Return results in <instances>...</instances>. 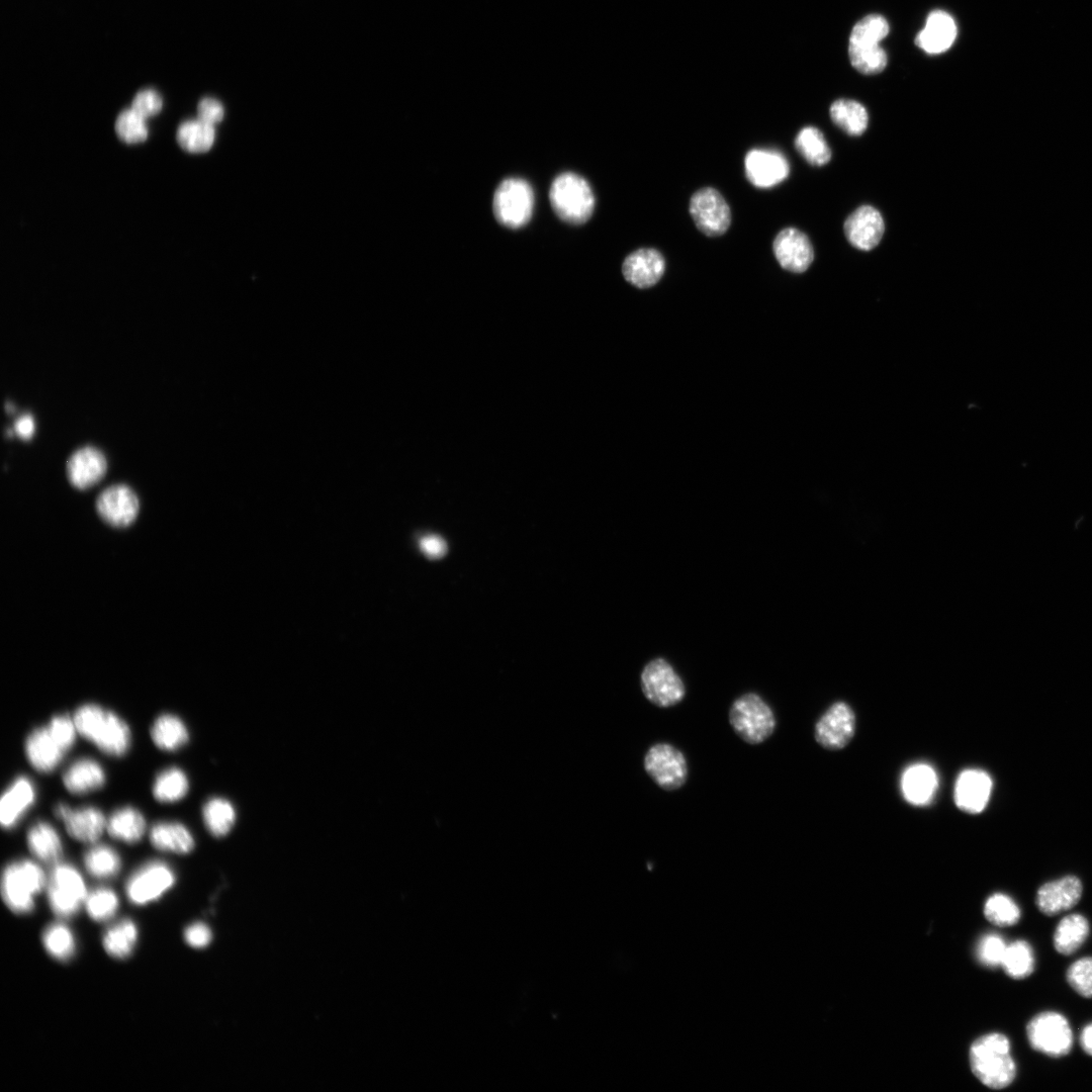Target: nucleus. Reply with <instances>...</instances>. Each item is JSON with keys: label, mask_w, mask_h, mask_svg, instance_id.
Listing matches in <instances>:
<instances>
[{"label": "nucleus", "mask_w": 1092, "mask_h": 1092, "mask_svg": "<svg viewBox=\"0 0 1092 1092\" xmlns=\"http://www.w3.org/2000/svg\"><path fill=\"white\" fill-rule=\"evenodd\" d=\"M855 728L856 719L852 708L844 702H836L816 722L814 736L823 748L839 750L851 741Z\"/></svg>", "instance_id": "obj_12"}, {"label": "nucleus", "mask_w": 1092, "mask_h": 1092, "mask_svg": "<svg viewBox=\"0 0 1092 1092\" xmlns=\"http://www.w3.org/2000/svg\"><path fill=\"white\" fill-rule=\"evenodd\" d=\"M175 883L173 871L162 861H151L128 879L126 894L135 905L148 904L160 898Z\"/></svg>", "instance_id": "obj_14"}, {"label": "nucleus", "mask_w": 1092, "mask_h": 1092, "mask_svg": "<svg viewBox=\"0 0 1092 1092\" xmlns=\"http://www.w3.org/2000/svg\"><path fill=\"white\" fill-rule=\"evenodd\" d=\"M832 121L849 135H860L868 127L867 109L855 100L838 99L830 106Z\"/></svg>", "instance_id": "obj_33"}, {"label": "nucleus", "mask_w": 1092, "mask_h": 1092, "mask_svg": "<svg viewBox=\"0 0 1092 1092\" xmlns=\"http://www.w3.org/2000/svg\"><path fill=\"white\" fill-rule=\"evenodd\" d=\"M728 719L737 736L752 745L764 742L777 726L770 706L752 692L741 695L732 703Z\"/></svg>", "instance_id": "obj_3"}, {"label": "nucleus", "mask_w": 1092, "mask_h": 1092, "mask_svg": "<svg viewBox=\"0 0 1092 1092\" xmlns=\"http://www.w3.org/2000/svg\"><path fill=\"white\" fill-rule=\"evenodd\" d=\"M1006 946L1004 939L1000 935L988 933L979 941L977 947L978 959L987 967H998L1002 964Z\"/></svg>", "instance_id": "obj_48"}, {"label": "nucleus", "mask_w": 1092, "mask_h": 1092, "mask_svg": "<svg viewBox=\"0 0 1092 1092\" xmlns=\"http://www.w3.org/2000/svg\"><path fill=\"white\" fill-rule=\"evenodd\" d=\"M1001 966L1012 979L1028 977L1034 970V953L1025 940H1016L1006 946Z\"/></svg>", "instance_id": "obj_37"}, {"label": "nucleus", "mask_w": 1092, "mask_h": 1092, "mask_svg": "<svg viewBox=\"0 0 1092 1092\" xmlns=\"http://www.w3.org/2000/svg\"><path fill=\"white\" fill-rule=\"evenodd\" d=\"M992 781L980 769L963 770L956 782L954 801L958 808L970 814L982 812L989 801Z\"/></svg>", "instance_id": "obj_20"}, {"label": "nucleus", "mask_w": 1092, "mask_h": 1092, "mask_svg": "<svg viewBox=\"0 0 1092 1092\" xmlns=\"http://www.w3.org/2000/svg\"><path fill=\"white\" fill-rule=\"evenodd\" d=\"M203 821L207 830L215 837L225 836L236 821L233 804L222 798H211L203 806Z\"/></svg>", "instance_id": "obj_35"}, {"label": "nucleus", "mask_w": 1092, "mask_h": 1092, "mask_svg": "<svg viewBox=\"0 0 1092 1092\" xmlns=\"http://www.w3.org/2000/svg\"><path fill=\"white\" fill-rule=\"evenodd\" d=\"M151 737L154 744L161 750L175 751L187 743L189 733L179 717L163 714L153 723Z\"/></svg>", "instance_id": "obj_32"}, {"label": "nucleus", "mask_w": 1092, "mask_h": 1092, "mask_svg": "<svg viewBox=\"0 0 1092 1092\" xmlns=\"http://www.w3.org/2000/svg\"><path fill=\"white\" fill-rule=\"evenodd\" d=\"M87 871L96 878H109L120 869V858L110 846L99 844L91 847L84 856Z\"/></svg>", "instance_id": "obj_42"}, {"label": "nucleus", "mask_w": 1092, "mask_h": 1092, "mask_svg": "<svg viewBox=\"0 0 1092 1092\" xmlns=\"http://www.w3.org/2000/svg\"><path fill=\"white\" fill-rule=\"evenodd\" d=\"M95 507L104 523L114 528H124L136 519L140 502L128 485L117 483L104 488L98 494Z\"/></svg>", "instance_id": "obj_13"}, {"label": "nucleus", "mask_w": 1092, "mask_h": 1092, "mask_svg": "<svg viewBox=\"0 0 1092 1092\" xmlns=\"http://www.w3.org/2000/svg\"><path fill=\"white\" fill-rule=\"evenodd\" d=\"M106 469V457L102 451L93 446H84L75 450L66 462L67 478L73 487L80 490L92 487L99 482Z\"/></svg>", "instance_id": "obj_17"}, {"label": "nucleus", "mask_w": 1092, "mask_h": 1092, "mask_svg": "<svg viewBox=\"0 0 1092 1092\" xmlns=\"http://www.w3.org/2000/svg\"><path fill=\"white\" fill-rule=\"evenodd\" d=\"M214 138L213 125L201 119L185 121L177 130V142L191 153L206 152L213 145Z\"/></svg>", "instance_id": "obj_36"}, {"label": "nucleus", "mask_w": 1092, "mask_h": 1092, "mask_svg": "<svg viewBox=\"0 0 1092 1092\" xmlns=\"http://www.w3.org/2000/svg\"><path fill=\"white\" fill-rule=\"evenodd\" d=\"M690 213L697 228L709 237L723 235L731 222V212L724 197L716 189L705 187L693 194Z\"/></svg>", "instance_id": "obj_11"}, {"label": "nucleus", "mask_w": 1092, "mask_h": 1092, "mask_svg": "<svg viewBox=\"0 0 1092 1092\" xmlns=\"http://www.w3.org/2000/svg\"><path fill=\"white\" fill-rule=\"evenodd\" d=\"M48 896L57 915L68 917L75 914L87 897L83 878L70 864H56L50 876Z\"/></svg>", "instance_id": "obj_10"}, {"label": "nucleus", "mask_w": 1092, "mask_h": 1092, "mask_svg": "<svg viewBox=\"0 0 1092 1092\" xmlns=\"http://www.w3.org/2000/svg\"><path fill=\"white\" fill-rule=\"evenodd\" d=\"M150 841L154 847L163 851L186 854L194 848L191 832L181 823L160 821L150 830Z\"/></svg>", "instance_id": "obj_28"}, {"label": "nucleus", "mask_w": 1092, "mask_h": 1092, "mask_svg": "<svg viewBox=\"0 0 1092 1092\" xmlns=\"http://www.w3.org/2000/svg\"><path fill=\"white\" fill-rule=\"evenodd\" d=\"M1030 1046L1052 1058L1068 1055L1073 1045V1032L1065 1016L1055 1011L1035 1015L1026 1026Z\"/></svg>", "instance_id": "obj_6"}, {"label": "nucleus", "mask_w": 1092, "mask_h": 1092, "mask_svg": "<svg viewBox=\"0 0 1092 1092\" xmlns=\"http://www.w3.org/2000/svg\"><path fill=\"white\" fill-rule=\"evenodd\" d=\"M48 728L66 751L73 746L76 732H78L74 719H71L68 715L55 716L52 718Z\"/></svg>", "instance_id": "obj_49"}, {"label": "nucleus", "mask_w": 1092, "mask_h": 1092, "mask_svg": "<svg viewBox=\"0 0 1092 1092\" xmlns=\"http://www.w3.org/2000/svg\"><path fill=\"white\" fill-rule=\"evenodd\" d=\"M421 549L432 558L442 557L447 550L446 543L438 536H428L421 540Z\"/></svg>", "instance_id": "obj_53"}, {"label": "nucleus", "mask_w": 1092, "mask_h": 1092, "mask_svg": "<svg viewBox=\"0 0 1092 1092\" xmlns=\"http://www.w3.org/2000/svg\"><path fill=\"white\" fill-rule=\"evenodd\" d=\"M89 916L95 921H104L112 917L118 907L115 893L109 889H97L85 900Z\"/></svg>", "instance_id": "obj_46"}, {"label": "nucleus", "mask_w": 1092, "mask_h": 1092, "mask_svg": "<svg viewBox=\"0 0 1092 1092\" xmlns=\"http://www.w3.org/2000/svg\"><path fill=\"white\" fill-rule=\"evenodd\" d=\"M1080 1044L1086 1054L1092 1056V1023L1083 1028Z\"/></svg>", "instance_id": "obj_55"}, {"label": "nucleus", "mask_w": 1092, "mask_h": 1092, "mask_svg": "<svg viewBox=\"0 0 1092 1092\" xmlns=\"http://www.w3.org/2000/svg\"><path fill=\"white\" fill-rule=\"evenodd\" d=\"M799 154L813 166H823L831 159V151L823 133L816 127L802 128L795 139Z\"/></svg>", "instance_id": "obj_34"}, {"label": "nucleus", "mask_w": 1092, "mask_h": 1092, "mask_svg": "<svg viewBox=\"0 0 1092 1092\" xmlns=\"http://www.w3.org/2000/svg\"><path fill=\"white\" fill-rule=\"evenodd\" d=\"M78 733L111 756L124 755L130 745L127 724L115 713L95 704L80 706L74 714Z\"/></svg>", "instance_id": "obj_1"}, {"label": "nucleus", "mask_w": 1092, "mask_h": 1092, "mask_svg": "<svg viewBox=\"0 0 1092 1092\" xmlns=\"http://www.w3.org/2000/svg\"><path fill=\"white\" fill-rule=\"evenodd\" d=\"M66 752L48 726L34 729L25 740L26 757L39 772L54 770Z\"/></svg>", "instance_id": "obj_23"}, {"label": "nucleus", "mask_w": 1092, "mask_h": 1092, "mask_svg": "<svg viewBox=\"0 0 1092 1092\" xmlns=\"http://www.w3.org/2000/svg\"><path fill=\"white\" fill-rule=\"evenodd\" d=\"M1082 892L1081 881L1075 876H1066L1040 886L1035 903L1042 914L1054 916L1073 908L1080 901Z\"/></svg>", "instance_id": "obj_18"}, {"label": "nucleus", "mask_w": 1092, "mask_h": 1092, "mask_svg": "<svg viewBox=\"0 0 1092 1092\" xmlns=\"http://www.w3.org/2000/svg\"><path fill=\"white\" fill-rule=\"evenodd\" d=\"M63 783L72 794H86L102 788L105 774L102 766L92 758H80L73 762L63 775Z\"/></svg>", "instance_id": "obj_26"}, {"label": "nucleus", "mask_w": 1092, "mask_h": 1092, "mask_svg": "<svg viewBox=\"0 0 1092 1092\" xmlns=\"http://www.w3.org/2000/svg\"><path fill=\"white\" fill-rule=\"evenodd\" d=\"M1090 931L1087 918L1079 913L1065 916L1057 925L1054 945L1058 952L1070 956L1086 940Z\"/></svg>", "instance_id": "obj_30"}, {"label": "nucleus", "mask_w": 1092, "mask_h": 1092, "mask_svg": "<svg viewBox=\"0 0 1092 1092\" xmlns=\"http://www.w3.org/2000/svg\"><path fill=\"white\" fill-rule=\"evenodd\" d=\"M772 250L780 265L794 273L806 271L814 259L810 240L794 228L784 229L777 235Z\"/></svg>", "instance_id": "obj_16"}, {"label": "nucleus", "mask_w": 1092, "mask_h": 1092, "mask_svg": "<svg viewBox=\"0 0 1092 1092\" xmlns=\"http://www.w3.org/2000/svg\"><path fill=\"white\" fill-rule=\"evenodd\" d=\"M744 164L747 179L759 188L772 187L790 173L787 159L775 150L753 149L746 154Z\"/></svg>", "instance_id": "obj_15"}, {"label": "nucleus", "mask_w": 1092, "mask_h": 1092, "mask_svg": "<svg viewBox=\"0 0 1092 1092\" xmlns=\"http://www.w3.org/2000/svg\"><path fill=\"white\" fill-rule=\"evenodd\" d=\"M936 788V772L928 764L915 763L907 767L902 775V793L905 800L912 805L922 806L929 803Z\"/></svg>", "instance_id": "obj_25"}, {"label": "nucleus", "mask_w": 1092, "mask_h": 1092, "mask_svg": "<svg viewBox=\"0 0 1092 1092\" xmlns=\"http://www.w3.org/2000/svg\"><path fill=\"white\" fill-rule=\"evenodd\" d=\"M27 845L30 852L44 862L58 861L63 851L58 832L50 823L44 821H39L29 828Z\"/></svg>", "instance_id": "obj_31"}, {"label": "nucleus", "mask_w": 1092, "mask_h": 1092, "mask_svg": "<svg viewBox=\"0 0 1092 1092\" xmlns=\"http://www.w3.org/2000/svg\"><path fill=\"white\" fill-rule=\"evenodd\" d=\"M640 686L644 697L659 708L675 706L686 696L682 679L663 658L652 659L643 667Z\"/></svg>", "instance_id": "obj_7"}, {"label": "nucleus", "mask_w": 1092, "mask_h": 1092, "mask_svg": "<svg viewBox=\"0 0 1092 1092\" xmlns=\"http://www.w3.org/2000/svg\"><path fill=\"white\" fill-rule=\"evenodd\" d=\"M664 269L663 256L651 248L634 251L626 257L622 265L625 279L638 288L655 285L662 277Z\"/></svg>", "instance_id": "obj_21"}, {"label": "nucleus", "mask_w": 1092, "mask_h": 1092, "mask_svg": "<svg viewBox=\"0 0 1092 1092\" xmlns=\"http://www.w3.org/2000/svg\"><path fill=\"white\" fill-rule=\"evenodd\" d=\"M46 884L43 871L30 860L9 863L3 871L1 892L6 905L15 913L33 908V897Z\"/></svg>", "instance_id": "obj_5"}, {"label": "nucleus", "mask_w": 1092, "mask_h": 1092, "mask_svg": "<svg viewBox=\"0 0 1092 1092\" xmlns=\"http://www.w3.org/2000/svg\"><path fill=\"white\" fill-rule=\"evenodd\" d=\"M984 915L991 923L1000 927H1007L1019 921L1020 909L1012 898L1002 893H996L987 899L984 905Z\"/></svg>", "instance_id": "obj_41"}, {"label": "nucleus", "mask_w": 1092, "mask_h": 1092, "mask_svg": "<svg viewBox=\"0 0 1092 1092\" xmlns=\"http://www.w3.org/2000/svg\"><path fill=\"white\" fill-rule=\"evenodd\" d=\"M643 767L649 778L662 790L681 788L689 775L684 753L672 744L659 742L651 745L643 758Z\"/></svg>", "instance_id": "obj_9"}, {"label": "nucleus", "mask_w": 1092, "mask_h": 1092, "mask_svg": "<svg viewBox=\"0 0 1092 1092\" xmlns=\"http://www.w3.org/2000/svg\"><path fill=\"white\" fill-rule=\"evenodd\" d=\"M71 809L72 808L69 807L68 805L61 803V804H58L55 807V814L59 819H61L63 821L67 817V815L70 813Z\"/></svg>", "instance_id": "obj_56"}, {"label": "nucleus", "mask_w": 1092, "mask_h": 1092, "mask_svg": "<svg viewBox=\"0 0 1092 1092\" xmlns=\"http://www.w3.org/2000/svg\"><path fill=\"white\" fill-rule=\"evenodd\" d=\"M189 783L186 775L178 767H169L161 771L153 786V795L161 803H172L184 798Z\"/></svg>", "instance_id": "obj_38"}, {"label": "nucleus", "mask_w": 1092, "mask_h": 1092, "mask_svg": "<svg viewBox=\"0 0 1092 1092\" xmlns=\"http://www.w3.org/2000/svg\"><path fill=\"white\" fill-rule=\"evenodd\" d=\"M144 116L131 109L119 113L115 121V130L118 136L128 144L143 142L148 136V128Z\"/></svg>", "instance_id": "obj_45"}, {"label": "nucleus", "mask_w": 1092, "mask_h": 1092, "mask_svg": "<svg viewBox=\"0 0 1092 1092\" xmlns=\"http://www.w3.org/2000/svg\"><path fill=\"white\" fill-rule=\"evenodd\" d=\"M186 942L192 947H204L211 940V931L204 923H194L188 926L184 934Z\"/></svg>", "instance_id": "obj_52"}, {"label": "nucleus", "mask_w": 1092, "mask_h": 1092, "mask_svg": "<svg viewBox=\"0 0 1092 1092\" xmlns=\"http://www.w3.org/2000/svg\"><path fill=\"white\" fill-rule=\"evenodd\" d=\"M848 55L851 65L860 73L872 75L882 72L888 62L884 49L878 46H850Z\"/></svg>", "instance_id": "obj_43"}, {"label": "nucleus", "mask_w": 1092, "mask_h": 1092, "mask_svg": "<svg viewBox=\"0 0 1092 1092\" xmlns=\"http://www.w3.org/2000/svg\"><path fill=\"white\" fill-rule=\"evenodd\" d=\"M106 830L112 838L126 843H135L145 834L146 820L138 809L130 806L122 807L110 815Z\"/></svg>", "instance_id": "obj_29"}, {"label": "nucleus", "mask_w": 1092, "mask_h": 1092, "mask_svg": "<svg viewBox=\"0 0 1092 1092\" xmlns=\"http://www.w3.org/2000/svg\"><path fill=\"white\" fill-rule=\"evenodd\" d=\"M162 108V99L153 89L138 92L132 100V109L144 117L157 114Z\"/></svg>", "instance_id": "obj_50"}, {"label": "nucleus", "mask_w": 1092, "mask_h": 1092, "mask_svg": "<svg viewBox=\"0 0 1092 1092\" xmlns=\"http://www.w3.org/2000/svg\"><path fill=\"white\" fill-rule=\"evenodd\" d=\"M492 206L499 223L508 228H521L532 215L533 190L523 179L508 178L496 188Z\"/></svg>", "instance_id": "obj_8"}, {"label": "nucleus", "mask_w": 1092, "mask_h": 1092, "mask_svg": "<svg viewBox=\"0 0 1092 1092\" xmlns=\"http://www.w3.org/2000/svg\"><path fill=\"white\" fill-rule=\"evenodd\" d=\"M970 1065L973 1074L992 1089H1003L1016 1077L1010 1041L1002 1033L993 1032L977 1038L970 1049Z\"/></svg>", "instance_id": "obj_2"}, {"label": "nucleus", "mask_w": 1092, "mask_h": 1092, "mask_svg": "<svg viewBox=\"0 0 1092 1092\" xmlns=\"http://www.w3.org/2000/svg\"><path fill=\"white\" fill-rule=\"evenodd\" d=\"M889 23L880 14H870L860 19L852 28L849 44L877 46L888 35Z\"/></svg>", "instance_id": "obj_40"}, {"label": "nucleus", "mask_w": 1092, "mask_h": 1092, "mask_svg": "<svg viewBox=\"0 0 1092 1092\" xmlns=\"http://www.w3.org/2000/svg\"><path fill=\"white\" fill-rule=\"evenodd\" d=\"M35 799V790L31 781L19 777L3 793L0 801V822L3 827L11 828L30 808Z\"/></svg>", "instance_id": "obj_24"}, {"label": "nucleus", "mask_w": 1092, "mask_h": 1092, "mask_svg": "<svg viewBox=\"0 0 1092 1092\" xmlns=\"http://www.w3.org/2000/svg\"><path fill=\"white\" fill-rule=\"evenodd\" d=\"M68 833L78 841L95 842L106 828L107 820L103 813L94 807L71 809L63 820Z\"/></svg>", "instance_id": "obj_27"}, {"label": "nucleus", "mask_w": 1092, "mask_h": 1092, "mask_svg": "<svg viewBox=\"0 0 1092 1092\" xmlns=\"http://www.w3.org/2000/svg\"><path fill=\"white\" fill-rule=\"evenodd\" d=\"M550 202L556 214L566 222L586 221L595 207V196L587 181L574 173H562L550 187Z\"/></svg>", "instance_id": "obj_4"}, {"label": "nucleus", "mask_w": 1092, "mask_h": 1092, "mask_svg": "<svg viewBox=\"0 0 1092 1092\" xmlns=\"http://www.w3.org/2000/svg\"><path fill=\"white\" fill-rule=\"evenodd\" d=\"M1067 981L1082 997H1092V957L1073 963L1067 971Z\"/></svg>", "instance_id": "obj_47"}, {"label": "nucleus", "mask_w": 1092, "mask_h": 1092, "mask_svg": "<svg viewBox=\"0 0 1092 1092\" xmlns=\"http://www.w3.org/2000/svg\"><path fill=\"white\" fill-rule=\"evenodd\" d=\"M885 231L881 213L870 205L855 209L844 222L848 242L857 249L869 251L881 241Z\"/></svg>", "instance_id": "obj_19"}, {"label": "nucleus", "mask_w": 1092, "mask_h": 1092, "mask_svg": "<svg viewBox=\"0 0 1092 1092\" xmlns=\"http://www.w3.org/2000/svg\"><path fill=\"white\" fill-rule=\"evenodd\" d=\"M138 930L134 923L124 919L112 926L104 935L103 945L106 952L114 958L129 956L135 945Z\"/></svg>", "instance_id": "obj_39"}, {"label": "nucleus", "mask_w": 1092, "mask_h": 1092, "mask_svg": "<svg viewBox=\"0 0 1092 1092\" xmlns=\"http://www.w3.org/2000/svg\"><path fill=\"white\" fill-rule=\"evenodd\" d=\"M953 18L943 10H933L927 16L925 26L915 37V43L927 54H941L948 50L957 36Z\"/></svg>", "instance_id": "obj_22"}, {"label": "nucleus", "mask_w": 1092, "mask_h": 1092, "mask_svg": "<svg viewBox=\"0 0 1092 1092\" xmlns=\"http://www.w3.org/2000/svg\"><path fill=\"white\" fill-rule=\"evenodd\" d=\"M14 429L16 434L20 438L24 440L31 438L34 431V423L32 417L30 415H24L18 418L14 424Z\"/></svg>", "instance_id": "obj_54"}, {"label": "nucleus", "mask_w": 1092, "mask_h": 1092, "mask_svg": "<svg viewBox=\"0 0 1092 1092\" xmlns=\"http://www.w3.org/2000/svg\"><path fill=\"white\" fill-rule=\"evenodd\" d=\"M42 942L48 952L58 960H68L74 953V936L64 924L56 923L49 926L43 932Z\"/></svg>", "instance_id": "obj_44"}, {"label": "nucleus", "mask_w": 1092, "mask_h": 1092, "mask_svg": "<svg viewBox=\"0 0 1092 1092\" xmlns=\"http://www.w3.org/2000/svg\"><path fill=\"white\" fill-rule=\"evenodd\" d=\"M197 111L199 119L211 125L220 122L224 115L222 104L211 97L201 99L198 103Z\"/></svg>", "instance_id": "obj_51"}]
</instances>
